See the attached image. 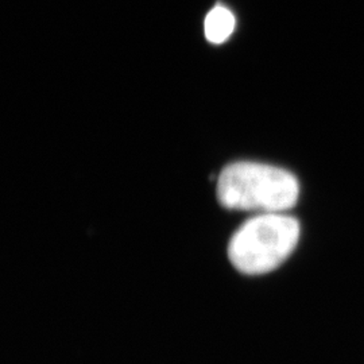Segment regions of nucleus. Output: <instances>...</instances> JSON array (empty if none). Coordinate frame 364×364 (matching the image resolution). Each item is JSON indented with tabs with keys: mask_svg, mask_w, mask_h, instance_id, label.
Masks as SVG:
<instances>
[{
	"mask_svg": "<svg viewBox=\"0 0 364 364\" xmlns=\"http://www.w3.org/2000/svg\"><path fill=\"white\" fill-rule=\"evenodd\" d=\"M299 221L287 213H258L239 227L228 258L239 273L262 275L279 267L297 247Z\"/></svg>",
	"mask_w": 364,
	"mask_h": 364,
	"instance_id": "2",
	"label": "nucleus"
},
{
	"mask_svg": "<svg viewBox=\"0 0 364 364\" xmlns=\"http://www.w3.org/2000/svg\"><path fill=\"white\" fill-rule=\"evenodd\" d=\"M235 28V16L227 7L216 6L209 11L205 22L204 30L205 37L212 43H221L230 38Z\"/></svg>",
	"mask_w": 364,
	"mask_h": 364,
	"instance_id": "3",
	"label": "nucleus"
},
{
	"mask_svg": "<svg viewBox=\"0 0 364 364\" xmlns=\"http://www.w3.org/2000/svg\"><path fill=\"white\" fill-rule=\"evenodd\" d=\"M218 200L224 208L258 213H285L299 197V182L289 170L239 161L221 170L216 182Z\"/></svg>",
	"mask_w": 364,
	"mask_h": 364,
	"instance_id": "1",
	"label": "nucleus"
}]
</instances>
